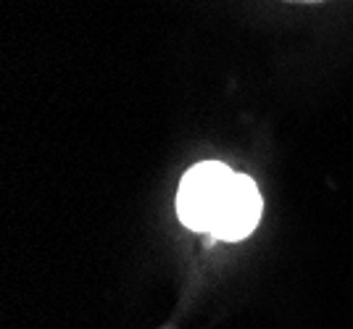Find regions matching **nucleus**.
I'll return each instance as SVG.
<instances>
[{
	"mask_svg": "<svg viewBox=\"0 0 353 329\" xmlns=\"http://www.w3.org/2000/svg\"><path fill=\"white\" fill-rule=\"evenodd\" d=\"M235 184L237 174L230 171L224 164L208 161V164L192 166L179 184V193H176L179 219L190 229L214 235L224 219V213H227Z\"/></svg>",
	"mask_w": 353,
	"mask_h": 329,
	"instance_id": "nucleus-1",
	"label": "nucleus"
},
{
	"mask_svg": "<svg viewBox=\"0 0 353 329\" xmlns=\"http://www.w3.org/2000/svg\"><path fill=\"white\" fill-rule=\"evenodd\" d=\"M285 3H295V6H316V3H327V0H285Z\"/></svg>",
	"mask_w": 353,
	"mask_h": 329,
	"instance_id": "nucleus-2",
	"label": "nucleus"
}]
</instances>
